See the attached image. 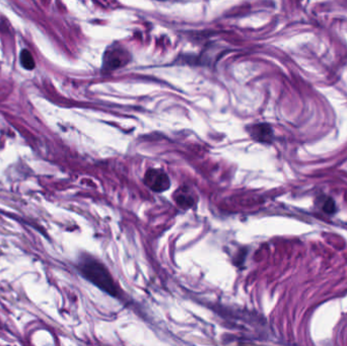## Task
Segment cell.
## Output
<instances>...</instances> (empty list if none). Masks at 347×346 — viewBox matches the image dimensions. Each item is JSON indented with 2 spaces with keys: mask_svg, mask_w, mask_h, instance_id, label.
Listing matches in <instances>:
<instances>
[{
  "mask_svg": "<svg viewBox=\"0 0 347 346\" xmlns=\"http://www.w3.org/2000/svg\"><path fill=\"white\" fill-rule=\"evenodd\" d=\"M143 183L153 192L162 193L170 189L171 180L167 173L159 169H148L143 178Z\"/></svg>",
  "mask_w": 347,
  "mask_h": 346,
  "instance_id": "cell-2",
  "label": "cell"
},
{
  "mask_svg": "<svg viewBox=\"0 0 347 346\" xmlns=\"http://www.w3.org/2000/svg\"><path fill=\"white\" fill-rule=\"evenodd\" d=\"M323 209H324L326 212H328V214H333V212L335 211V204H334L333 199H328V200L325 202V204H324V206H323Z\"/></svg>",
  "mask_w": 347,
  "mask_h": 346,
  "instance_id": "cell-7",
  "label": "cell"
},
{
  "mask_svg": "<svg viewBox=\"0 0 347 346\" xmlns=\"http://www.w3.org/2000/svg\"><path fill=\"white\" fill-rule=\"evenodd\" d=\"M173 198L176 202V204L181 207L182 209H189L192 208L195 205V198L190 193L189 190L186 188H180L178 189L175 194L173 195Z\"/></svg>",
  "mask_w": 347,
  "mask_h": 346,
  "instance_id": "cell-5",
  "label": "cell"
},
{
  "mask_svg": "<svg viewBox=\"0 0 347 346\" xmlns=\"http://www.w3.org/2000/svg\"><path fill=\"white\" fill-rule=\"evenodd\" d=\"M158 1H166V0H158Z\"/></svg>",
  "mask_w": 347,
  "mask_h": 346,
  "instance_id": "cell-8",
  "label": "cell"
},
{
  "mask_svg": "<svg viewBox=\"0 0 347 346\" xmlns=\"http://www.w3.org/2000/svg\"><path fill=\"white\" fill-rule=\"evenodd\" d=\"M248 132L255 141L261 143H271L274 137L273 130L267 123H259L249 126Z\"/></svg>",
  "mask_w": 347,
  "mask_h": 346,
  "instance_id": "cell-4",
  "label": "cell"
},
{
  "mask_svg": "<svg viewBox=\"0 0 347 346\" xmlns=\"http://www.w3.org/2000/svg\"><path fill=\"white\" fill-rule=\"evenodd\" d=\"M78 269L86 279L94 283L101 290L114 298L120 297L121 289L103 263L90 256L82 257L78 263Z\"/></svg>",
  "mask_w": 347,
  "mask_h": 346,
  "instance_id": "cell-1",
  "label": "cell"
},
{
  "mask_svg": "<svg viewBox=\"0 0 347 346\" xmlns=\"http://www.w3.org/2000/svg\"><path fill=\"white\" fill-rule=\"evenodd\" d=\"M130 61V54L123 48L115 46L107 49L104 56V70L113 71L127 65Z\"/></svg>",
  "mask_w": 347,
  "mask_h": 346,
  "instance_id": "cell-3",
  "label": "cell"
},
{
  "mask_svg": "<svg viewBox=\"0 0 347 346\" xmlns=\"http://www.w3.org/2000/svg\"><path fill=\"white\" fill-rule=\"evenodd\" d=\"M20 63L21 65L28 69L32 70L35 68V60L32 56V54L28 50H22L20 53Z\"/></svg>",
  "mask_w": 347,
  "mask_h": 346,
  "instance_id": "cell-6",
  "label": "cell"
}]
</instances>
